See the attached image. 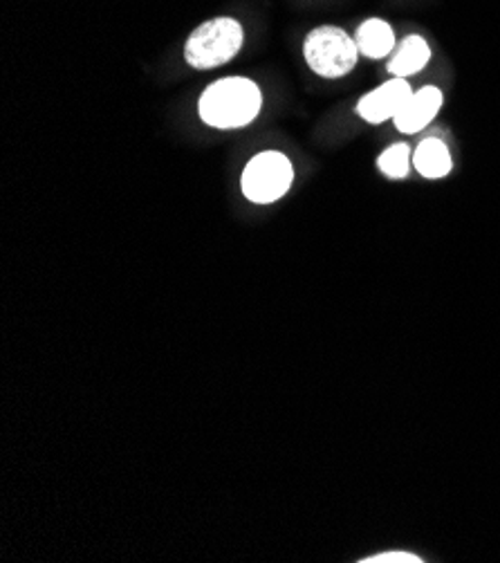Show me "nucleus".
Masks as SVG:
<instances>
[{"mask_svg":"<svg viewBox=\"0 0 500 563\" xmlns=\"http://www.w3.org/2000/svg\"><path fill=\"white\" fill-rule=\"evenodd\" d=\"M263 108L260 88L245 77L220 79L200 97V120L218 131H232L249 126Z\"/></svg>","mask_w":500,"mask_h":563,"instance_id":"nucleus-1","label":"nucleus"},{"mask_svg":"<svg viewBox=\"0 0 500 563\" xmlns=\"http://www.w3.org/2000/svg\"><path fill=\"white\" fill-rule=\"evenodd\" d=\"M243 27L236 19L220 16L191 32L185 45V59L191 68L211 70L230 64L243 47Z\"/></svg>","mask_w":500,"mask_h":563,"instance_id":"nucleus-2","label":"nucleus"},{"mask_svg":"<svg viewBox=\"0 0 500 563\" xmlns=\"http://www.w3.org/2000/svg\"><path fill=\"white\" fill-rule=\"evenodd\" d=\"M303 56L310 70L323 79H342L355 70L359 47L355 36L335 25H323L308 34Z\"/></svg>","mask_w":500,"mask_h":563,"instance_id":"nucleus-3","label":"nucleus"},{"mask_svg":"<svg viewBox=\"0 0 500 563\" xmlns=\"http://www.w3.org/2000/svg\"><path fill=\"white\" fill-rule=\"evenodd\" d=\"M292 180L295 168L288 155L279 151H263L247 162L241 187L247 200L256 205H271L290 191Z\"/></svg>","mask_w":500,"mask_h":563,"instance_id":"nucleus-4","label":"nucleus"},{"mask_svg":"<svg viewBox=\"0 0 500 563\" xmlns=\"http://www.w3.org/2000/svg\"><path fill=\"white\" fill-rule=\"evenodd\" d=\"M413 95V88L409 79L393 77L379 88L364 95L357 103V115L368 124H381L388 120H396L398 112L404 108L409 97Z\"/></svg>","mask_w":500,"mask_h":563,"instance_id":"nucleus-5","label":"nucleus"},{"mask_svg":"<svg viewBox=\"0 0 500 563\" xmlns=\"http://www.w3.org/2000/svg\"><path fill=\"white\" fill-rule=\"evenodd\" d=\"M442 101H444L442 90L435 86H424L418 92L413 90V95L409 97V101L393 120L396 129L407 135L424 131L437 118Z\"/></svg>","mask_w":500,"mask_h":563,"instance_id":"nucleus-6","label":"nucleus"},{"mask_svg":"<svg viewBox=\"0 0 500 563\" xmlns=\"http://www.w3.org/2000/svg\"><path fill=\"white\" fill-rule=\"evenodd\" d=\"M413 168L426 180H442L452 174L454 159L442 140L426 137L413 151Z\"/></svg>","mask_w":500,"mask_h":563,"instance_id":"nucleus-7","label":"nucleus"},{"mask_svg":"<svg viewBox=\"0 0 500 563\" xmlns=\"http://www.w3.org/2000/svg\"><path fill=\"white\" fill-rule=\"evenodd\" d=\"M355 43L366 59H384L396 49V30L384 19H366L355 32Z\"/></svg>","mask_w":500,"mask_h":563,"instance_id":"nucleus-8","label":"nucleus"},{"mask_svg":"<svg viewBox=\"0 0 500 563\" xmlns=\"http://www.w3.org/2000/svg\"><path fill=\"white\" fill-rule=\"evenodd\" d=\"M429 62H431V47H429L426 38L411 34L400 43L398 52L393 54V59L388 62V73L409 79V77L418 75L420 70H424Z\"/></svg>","mask_w":500,"mask_h":563,"instance_id":"nucleus-9","label":"nucleus"},{"mask_svg":"<svg viewBox=\"0 0 500 563\" xmlns=\"http://www.w3.org/2000/svg\"><path fill=\"white\" fill-rule=\"evenodd\" d=\"M377 168L391 180H404L411 168H413V151L409 148V144H393L388 146L379 159H377Z\"/></svg>","mask_w":500,"mask_h":563,"instance_id":"nucleus-10","label":"nucleus"},{"mask_svg":"<svg viewBox=\"0 0 500 563\" xmlns=\"http://www.w3.org/2000/svg\"><path fill=\"white\" fill-rule=\"evenodd\" d=\"M362 563H422V559L404 550H391V552H381V554L362 559Z\"/></svg>","mask_w":500,"mask_h":563,"instance_id":"nucleus-11","label":"nucleus"}]
</instances>
